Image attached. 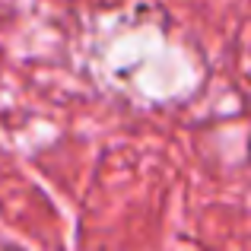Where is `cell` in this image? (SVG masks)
Masks as SVG:
<instances>
[{"label": "cell", "mask_w": 251, "mask_h": 251, "mask_svg": "<svg viewBox=\"0 0 251 251\" xmlns=\"http://www.w3.org/2000/svg\"><path fill=\"white\" fill-rule=\"evenodd\" d=\"M248 162H251V137H248Z\"/></svg>", "instance_id": "cell-1"}]
</instances>
